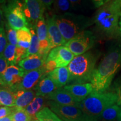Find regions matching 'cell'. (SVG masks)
<instances>
[{
	"instance_id": "obj_1",
	"label": "cell",
	"mask_w": 121,
	"mask_h": 121,
	"mask_svg": "<svg viewBox=\"0 0 121 121\" xmlns=\"http://www.w3.org/2000/svg\"><path fill=\"white\" fill-rule=\"evenodd\" d=\"M121 68V49L108 52L94 69L90 80L93 91L104 93L109 87L118 71Z\"/></svg>"
},
{
	"instance_id": "obj_2",
	"label": "cell",
	"mask_w": 121,
	"mask_h": 121,
	"mask_svg": "<svg viewBox=\"0 0 121 121\" xmlns=\"http://www.w3.org/2000/svg\"><path fill=\"white\" fill-rule=\"evenodd\" d=\"M121 13V0L107 1L98 9L94 18L97 30L108 38H116L120 35L119 17Z\"/></svg>"
},
{
	"instance_id": "obj_3",
	"label": "cell",
	"mask_w": 121,
	"mask_h": 121,
	"mask_svg": "<svg viewBox=\"0 0 121 121\" xmlns=\"http://www.w3.org/2000/svg\"><path fill=\"white\" fill-rule=\"evenodd\" d=\"M99 55L89 51L75 56L67 66L71 84H85L90 81Z\"/></svg>"
},
{
	"instance_id": "obj_4",
	"label": "cell",
	"mask_w": 121,
	"mask_h": 121,
	"mask_svg": "<svg viewBox=\"0 0 121 121\" xmlns=\"http://www.w3.org/2000/svg\"><path fill=\"white\" fill-rule=\"evenodd\" d=\"M118 97L115 92L96 93L93 91L80 103L79 108L84 114L90 118L99 120L103 112L116 104Z\"/></svg>"
},
{
	"instance_id": "obj_5",
	"label": "cell",
	"mask_w": 121,
	"mask_h": 121,
	"mask_svg": "<svg viewBox=\"0 0 121 121\" xmlns=\"http://www.w3.org/2000/svg\"><path fill=\"white\" fill-rule=\"evenodd\" d=\"M52 15L66 43L84 31L91 24L89 18L69 12Z\"/></svg>"
},
{
	"instance_id": "obj_6",
	"label": "cell",
	"mask_w": 121,
	"mask_h": 121,
	"mask_svg": "<svg viewBox=\"0 0 121 121\" xmlns=\"http://www.w3.org/2000/svg\"><path fill=\"white\" fill-rule=\"evenodd\" d=\"M2 10L10 28L15 30L29 27L22 9V2L19 1H7L2 3Z\"/></svg>"
},
{
	"instance_id": "obj_7",
	"label": "cell",
	"mask_w": 121,
	"mask_h": 121,
	"mask_svg": "<svg viewBox=\"0 0 121 121\" xmlns=\"http://www.w3.org/2000/svg\"><path fill=\"white\" fill-rule=\"evenodd\" d=\"M49 109L63 121H85L90 119L84 114L79 107L63 105L53 101L47 102Z\"/></svg>"
},
{
	"instance_id": "obj_8",
	"label": "cell",
	"mask_w": 121,
	"mask_h": 121,
	"mask_svg": "<svg viewBox=\"0 0 121 121\" xmlns=\"http://www.w3.org/2000/svg\"><path fill=\"white\" fill-rule=\"evenodd\" d=\"M95 42L93 33L89 30H84L65 44L75 56L81 55L93 48Z\"/></svg>"
},
{
	"instance_id": "obj_9",
	"label": "cell",
	"mask_w": 121,
	"mask_h": 121,
	"mask_svg": "<svg viewBox=\"0 0 121 121\" xmlns=\"http://www.w3.org/2000/svg\"><path fill=\"white\" fill-rule=\"evenodd\" d=\"M22 9L29 28H35L39 20L44 17L43 14L46 10L42 0H26L22 2Z\"/></svg>"
},
{
	"instance_id": "obj_10",
	"label": "cell",
	"mask_w": 121,
	"mask_h": 121,
	"mask_svg": "<svg viewBox=\"0 0 121 121\" xmlns=\"http://www.w3.org/2000/svg\"><path fill=\"white\" fill-rule=\"evenodd\" d=\"M26 72L21 67L10 65L0 79V85L15 93Z\"/></svg>"
},
{
	"instance_id": "obj_11",
	"label": "cell",
	"mask_w": 121,
	"mask_h": 121,
	"mask_svg": "<svg viewBox=\"0 0 121 121\" xmlns=\"http://www.w3.org/2000/svg\"><path fill=\"white\" fill-rule=\"evenodd\" d=\"M75 55L65 45L59 46L50 51L46 60H53L57 65V68L67 67L73 60Z\"/></svg>"
},
{
	"instance_id": "obj_12",
	"label": "cell",
	"mask_w": 121,
	"mask_h": 121,
	"mask_svg": "<svg viewBox=\"0 0 121 121\" xmlns=\"http://www.w3.org/2000/svg\"><path fill=\"white\" fill-rule=\"evenodd\" d=\"M47 73L45 65L38 69L26 72L22 78V82L16 89V91L22 90H31V89L33 87L35 86L42 78Z\"/></svg>"
},
{
	"instance_id": "obj_13",
	"label": "cell",
	"mask_w": 121,
	"mask_h": 121,
	"mask_svg": "<svg viewBox=\"0 0 121 121\" xmlns=\"http://www.w3.org/2000/svg\"><path fill=\"white\" fill-rule=\"evenodd\" d=\"M45 20L48 29V37L49 42V48L52 50L59 46L65 45L64 39L61 35L60 30L54 21L52 15L47 14Z\"/></svg>"
},
{
	"instance_id": "obj_14",
	"label": "cell",
	"mask_w": 121,
	"mask_h": 121,
	"mask_svg": "<svg viewBox=\"0 0 121 121\" xmlns=\"http://www.w3.org/2000/svg\"><path fill=\"white\" fill-rule=\"evenodd\" d=\"M35 28L37 31V35L38 38L40 50L39 53L41 55L48 56L51 51L49 48V42L48 37L47 25L44 17L39 20L36 24Z\"/></svg>"
},
{
	"instance_id": "obj_15",
	"label": "cell",
	"mask_w": 121,
	"mask_h": 121,
	"mask_svg": "<svg viewBox=\"0 0 121 121\" xmlns=\"http://www.w3.org/2000/svg\"><path fill=\"white\" fill-rule=\"evenodd\" d=\"M71 95L75 100L78 103L86 98L93 91V87L91 83L75 84L66 85L63 87Z\"/></svg>"
},
{
	"instance_id": "obj_16",
	"label": "cell",
	"mask_w": 121,
	"mask_h": 121,
	"mask_svg": "<svg viewBox=\"0 0 121 121\" xmlns=\"http://www.w3.org/2000/svg\"><path fill=\"white\" fill-rule=\"evenodd\" d=\"M47 99L53 101L63 105H71L79 107L80 103L77 102L71 95L64 88H58L45 96Z\"/></svg>"
},
{
	"instance_id": "obj_17",
	"label": "cell",
	"mask_w": 121,
	"mask_h": 121,
	"mask_svg": "<svg viewBox=\"0 0 121 121\" xmlns=\"http://www.w3.org/2000/svg\"><path fill=\"white\" fill-rule=\"evenodd\" d=\"M48 56L39 53L30 56L21 60L18 63L19 66L26 72L35 70L43 67L45 65Z\"/></svg>"
},
{
	"instance_id": "obj_18",
	"label": "cell",
	"mask_w": 121,
	"mask_h": 121,
	"mask_svg": "<svg viewBox=\"0 0 121 121\" xmlns=\"http://www.w3.org/2000/svg\"><path fill=\"white\" fill-rule=\"evenodd\" d=\"M48 75L53 81L57 88L65 87L69 82L70 76L67 67L57 68L49 72Z\"/></svg>"
},
{
	"instance_id": "obj_19",
	"label": "cell",
	"mask_w": 121,
	"mask_h": 121,
	"mask_svg": "<svg viewBox=\"0 0 121 121\" xmlns=\"http://www.w3.org/2000/svg\"><path fill=\"white\" fill-rule=\"evenodd\" d=\"M57 89L58 88L56 84L47 73L35 86L34 90L35 92L36 96L45 97Z\"/></svg>"
},
{
	"instance_id": "obj_20",
	"label": "cell",
	"mask_w": 121,
	"mask_h": 121,
	"mask_svg": "<svg viewBox=\"0 0 121 121\" xmlns=\"http://www.w3.org/2000/svg\"><path fill=\"white\" fill-rule=\"evenodd\" d=\"M15 107L25 108L36 97L35 92L33 90H19L15 93Z\"/></svg>"
},
{
	"instance_id": "obj_21",
	"label": "cell",
	"mask_w": 121,
	"mask_h": 121,
	"mask_svg": "<svg viewBox=\"0 0 121 121\" xmlns=\"http://www.w3.org/2000/svg\"><path fill=\"white\" fill-rule=\"evenodd\" d=\"M44 98L43 96H36L32 102L24 109L31 118L36 120V114L44 108Z\"/></svg>"
},
{
	"instance_id": "obj_22",
	"label": "cell",
	"mask_w": 121,
	"mask_h": 121,
	"mask_svg": "<svg viewBox=\"0 0 121 121\" xmlns=\"http://www.w3.org/2000/svg\"><path fill=\"white\" fill-rule=\"evenodd\" d=\"M0 103L4 107H14L15 105V93L9 89L0 88Z\"/></svg>"
},
{
	"instance_id": "obj_23",
	"label": "cell",
	"mask_w": 121,
	"mask_h": 121,
	"mask_svg": "<svg viewBox=\"0 0 121 121\" xmlns=\"http://www.w3.org/2000/svg\"><path fill=\"white\" fill-rule=\"evenodd\" d=\"M121 107L115 104L108 107L103 112L99 119L102 121H117Z\"/></svg>"
},
{
	"instance_id": "obj_24",
	"label": "cell",
	"mask_w": 121,
	"mask_h": 121,
	"mask_svg": "<svg viewBox=\"0 0 121 121\" xmlns=\"http://www.w3.org/2000/svg\"><path fill=\"white\" fill-rule=\"evenodd\" d=\"M36 118L39 121H63L48 107H44L38 112Z\"/></svg>"
},
{
	"instance_id": "obj_25",
	"label": "cell",
	"mask_w": 121,
	"mask_h": 121,
	"mask_svg": "<svg viewBox=\"0 0 121 121\" xmlns=\"http://www.w3.org/2000/svg\"><path fill=\"white\" fill-rule=\"evenodd\" d=\"M30 31L32 34L31 41L29 48L27 49L26 53L22 57V60L30 56L39 53V50H40V44H39V41L37 34L35 32L34 29L33 28H30Z\"/></svg>"
},
{
	"instance_id": "obj_26",
	"label": "cell",
	"mask_w": 121,
	"mask_h": 121,
	"mask_svg": "<svg viewBox=\"0 0 121 121\" xmlns=\"http://www.w3.org/2000/svg\"><path fill=\"white\" fill-rule=\"evenodd\" d=\"M13 108V111L11 114L13 121H31L33 119L24 108L16 107Z\"/></svg>"
},
{
	"instance_id": "obj_27",
	"label": "cell",
	"mask_w": 121,
	"mask_h": 121,
	"mask_svg": "<svg viewBox=\"0 0 121 121\" xmlns=\"http://www.w3.org/2000/svg\"><path fill=\"white\" fill-rule=\"evenodd\" d=\"M71 4V2L67 0H58L54 1L53 8L57 13V14L55 15H60L69 13L68 11L70 10Z\"/></svg>"
},
{
	"instance_id": "obj_28",
	"label": "cell",
	"mask_w": 121,
	"mask_h": 121,
	"mask_svg": "<svg viewBox=\"0 0 121 121\" xmlns=\"http://www.w3.org/2000/svg\"><path fill=\"white\" fill-rule=\"evenodd\" d=\"M16 48H17V47L16 45L8 43L3 53V56L7 61L9 66L15 65L16 57Z\"/></svg>"
},
{
	"instance_id": "obj_29",
	"label": "cell",
	"mask_w": 121,
	"mask_h": 121,
	"mask_svg": "<svg viewBox=\"0 0 121 121\" xmlns=\"http://www.w3.org/2000/svg\"><path fill=\"white\" fill-rule=\"evenodd\" d=\"M17 37L18 43H30L32 38L30 29L28 27H25L17 30Z\"/></svg>"
},
{
	"instance_id": "obj_30",
	"label": "cell",
	"mask_w": 121,
	"mask_h": 121,
	"mask_svg": "<svg viewBox=\"0 0 121 121\" xmlns=\"http://www.w3.org/2000/svg\"><path fill=\"white\" fill-rule=\"evenodd\" d=\"M4 26H5L6 33L7 38V40L9 42V43L11 44L12 45L17 46L18 40L16 30L10 28L7 23L4 24Z\"/></svg>"
},
{
	"instance_id": "obj_31",
	"label": "cell",
	"mask_w": 121,
	"mask_h": 121,
	"mask_svg": "<svg viewBox=\"0 0 121 121\" xmlns=\"http://www.w3.org/2000/svg\"><path fill=\"white\" fill-rule=\"evenodd\" d=\"M4 24L0 26V55H2L4 49L8 44Z\"/></svg>"
},
{
	"instance_id": "obj_32",
	"label": "cell",
	"mask_w": 121,
	"mask_h": 121,
	"mask_svg": "<svg viewBox=\"0 0 121 121\" xmlns=\"http://www.w3.org/2000/svg\"><path fill=\"white\" fill-rule=\"evenodd\" d=\"M114 88L115 90L114 92L116 93L118 97L117 104L121 107V80L115 82Z\"/></svg>"
},
{
	"instance_id": "obj_33",
	"label": "cell",
	"mask_w": 121,
	"mask_h": 121,
	"mask_svg": "<svg viewBox=\"0 0 121 121\" xmlns=\"http://www.w3.org/2000/svg\"><path fill=\"white\" fill-rule=\"evenodd\" d=\"M9 64L6 59L4 58V56L0 55V79L2 78L4 72L8 67Z\"/></svg>"
},
{
	"instance_id": "obj_34",
	"label": "cell",
	"mask_w": 121,
	"mask_h": 121,
	"mask_svg": "<svg viewBox=\"0 0 121 121\" xmlns=\"http://www.w3.org/2000/svg\"><path fill=\"white\" fill-rule=\"evenodd\" d=\"M13 108L8 107H0V119L11 115Z\"/></svg>"
},
{
	"instance_id": "obj_35",
	"label": "cell",
	"mask_w": 121,
	"mask_h": 121,
	"mask_svg": "<svg viewBox=\"0 0 121 121\" xmlns=\"http://www.w3.org/2000/svg\"><path fill=\"white\" fill-rule=\"evenodd\" d=\"M42 1L44 5L45 9L48 10H51L52 4L54 3V1H52V0H42Z\"/></svg>"
},
{
	"instance_id": "obj_36",
	"label": "cell",
	"mask_w": 121,
	"mask_h": 121,
	"mask_svg": "<svg viewBox=\"0 0 121 121\" xmlns=\"http://www.w3.org/2000/svg\"><path fill=\"white\" fill-rule=\"evenodd\" d=\"M107 1H104V0H97V1H94L93 2L94 4L95 7H97L99 9L100 7H102L103 5H104Z\"/></svg>"
},
{
	"instance_id": "obj_37",
	"label": "cell",
	"mask_w": 121,
	"mask_h": 121,
	"mask_svg": "<svg viewBox=\"0 0 121 121\" xmlns=\"http://www.w3.org/2000/svg\"><path fill=\"white\" fill-rule=\"evenodd\" d=\"M3 16H4V13H3L2 9L0 7V26L3 25V24H4V17H3Z\"/></svg>"
},
{
	"instance_id": "obj_38",
	"label": "cell",
	"mask_w": 121,
	"mask_h": 121,
	"mask_svg": "<svg viewBox=\"0 0 121 121\" xmlns=\"http://www.w3.org/2000/svg\"><path fill=\"white\" fill-rule=\"evenodd\" d=\"M0 121H13L11 115H10V116H7V117L1 118L0 119Z\"/></svg>"
},
{
	"instance_id": "obj_39",
	"label": "cell",
	"mask_w": 121,
	"mask_h": 121,
	"mask_svg": "<svg viewBox=\"0 0 121 121\" xmlns=\"http://www.w3.org/2000/svg\"><path fill=\"white\" fill-rule=\"evenodd\" d=\"M117 121H121V110L120 111H119V113L118 114V116Z\"/></svg>"
},
{
	"instance_id": "obj_40",
	"label": "cell",
	"mask_w": 121,
	"mask_h": 121,
	"mask_svg": "<svg viewBox=\"0 0 121 121\" xmlns=\"http://www.w3.org/2000/svg\"><path fill=\"white\" fill-rule=\"evenodd\" d=\"M119 33H120V35H121V19L119 20Z\"/></svg>"
},
{
	"instance_id": "obj_41",
	"label": "cell",
	"mask_w": 121,
	"mask_h": 121,
	"mask_svg": "<svg viewBox=\"0 0 121 121\" xmlns=\"http://www.w3.org/2000/svg\"><path fill=\"white\" fill-rule=\"evenodd\" d=\"M98 121V120H96V119H94L90 118V119H87V120H86V121Z\"/></svg>"
},
{
	"instance_id": "obj_42",
	"label": "cell",
	"mask_w": 121,
	"mask_h": 121,
	"mask_svg": "<svg viewBox=\"0 0 121 121\" xmlns=\"http://www.w3.org/2000/svg\"><path fill=\"white\" fill-rule=\"evenodd\" d=\"M39 121L38 120V119H36V120H35V121Z\"/></svg>"
},
{
	"instance_id": "obj_43",
	"label": "cell",
	"mask_w": 121,
	"mask_h": 121,
	"mask_svg": "<svg viewBox=\"0 0 121 121\" xmlns=\"http://www.w3.org/2000/svg\"><path fill=\"white\" fill-rule=\"evenodd\" d=\"M1 105H1V103H0V106H1Z\"/></svg>"
},
{
	"instance_id": "obj_44",
	"label": "cell",
	"mask_w": 121,
	"mask_h": 121,
	"mask_svg": "<svg viewBox=\"0 0 121 121\" xmlns=\"http://www.w3.org/2000/svg\"></svg>"
}]
</instances>
